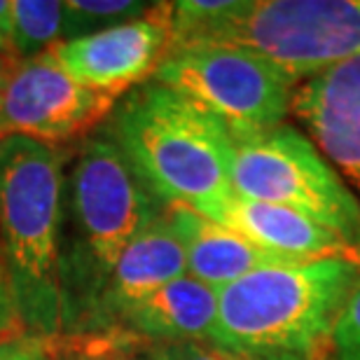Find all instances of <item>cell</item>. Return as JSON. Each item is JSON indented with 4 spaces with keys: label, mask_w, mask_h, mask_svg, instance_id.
I'll return each instance as SVG.
<instances>
[{
    "label": "cell",
    "mask_w": 360,
    "mask_h": 360,
    "mask_svg": "<svg viewBox=\"0 0 360 360\" xmlns=\"http://www.w3.org/2000/svg\"><path fill=\"white\" fill-rule=\"evenodd\" d=\"M150 7L153 3L139 0H70L63 3V40H77L139 19Z\"/></svg>",
    "instance_id": "cell-16"
},
{
    "label": "cell",
    "mask_w": 360,
    "mask_h": 360,
    "mask_svg": "<svg viewBox=\"0 0 360 360\" xmlns=\"http://www.w3.org/2000/svg\"><path fill=\"white\" fill-rule=\"evenodd\" d=\"M141 360H246L208 340L190 342H146Z\"/></svg>",
    "instance_id": "cell-18"
},
{
    "label": "cell",
    "mask_w": 360,
    "mask_h": 360,
    "mask_svg": "<svg viewBox=\"0 0 360 360\" xmlns=\"http://www.w3.org/2000/svg\"><path fill=\"white\" fill-rule=\"evenodd\" d=\"M232 190L236 197L290 208L360 243V201L307 134L292 124L232 139Z\"/></svg>",
    "instance_id": "cell-5"
},
{
    "label": "cell",
    "mask_w": 360,
    "mask_h": 360,
    "mask_svg": "<svg viewBox=\"0 0 360 360\" xmlns=\"http://www.w3.org/2000/svg\"><path fill=\"white\" fill-rule=\"evenodd\" d=\"M17 63V59H12V56H5V54H0V84H3L5 80V75L10 73V68Z\"/></svg>",
    "instance_id": "cell-22"
},
{
    "label": "cell",
    "mask_w": 360,
    "mask_h": 360,
    "mask_svg": "<svg viewBox=\"0 0 360 360\" xmlns=\"http://www.w3.org/2000/svg\"><path fill=\"white\" fill-rule=\"evenodd\" d=\"M68 360H108V358H98V356H77V358H68Z\"/></svg>",
    "instance_id": "cell-23"
},
{
    "label": "cell",
    "mask_w": 360,
    "mask_h": 360,
    "mask_svg": "<svg viewBox=\"0 0 360 360\" xmlns=\"http://www.w3.org/2000/svg\"><path fill=\"white\" fill-rule=\"evenodd\" d=\"M171 31L174 3H153L139 19L77 40H63L49 54L77 82L122 96L155 77L171 49Z\"/></svg>",
    "instance_id": "cell-9"
},
{
    "label": "cell",
    "mask_w": 360,
    "mask_h": 360,
    "mask_svg": "<svg viewBox=\"0 0 360 360\" xmlns=\"http://www.w3.org/2000/svg\"><path fill=\"white\" fill-rule=\"evenodd\" d=\"M63 153L52 143L0 139V248L17 319L33 335L66 326L59 250Z\"/></svg>",
    "instance_id": "cell-3"
},
{
    "label": "cell",
    "mask_w": 360,
    "mask_h": 360,
    "mask_svg": "<svg viewBox=\"0 0 360 360\" xmlns=\"http://www.w3.org/2000/svg\"><path fill=\"white\" fill-rule=\"evenodd\" d=\"M153 80L213 115L232 139L283 124L295 91V84L269 61L229 45L171 49Z\"/></svg>",
    "instance_id": "cell-7"
},
{
    "label": "cell",
    "mask_w": 360,
    "mask_h": 360,
    "mask_svg": "<svg viewBox=\"0 0 360 360\" xmlns=\"http://www.w3.org/2000/svg\"><path fill=\"white\" fill-rule=\"evenodd\" d=\"M290 112L354 194H360V56L302 82Z\"/></svg>",
    "instance_id": "cell-10"
},
{
    "label": "cell",
    "mask_w": 360,
    "mask_h": 360,
    "mask_svg": "<svg viewBox=\"0 0 360 360\" xmlns=\"http://www.w3.org/2000/svg\"><path fill=\"white\" fill-rule=\"evenodd\" d=\"M0 54L12 56V3L0 0Z\"/></svg>",
    "instance_id": "cell-21"
},
{
    "label": "cell",
    "mask_w": 360,
    "mask_h": 360,
    "mask_svg": "<svg viewBox=\"0 0 360 360\" xmlns=\"http://www.w3.org/2000/svg\"><path fill=\"white\" fill-rule=\"evenodd\" d=\"M215 316L218 290L185 274L134 304L120 326L146 342H190L211 337Z\"/></svg>",
    "instance_id": "cell-14"
},
{
    "label": "cell",
    "mask_w": 360,
    "mask_h": 360,
    "mask_svg": "<svg viewBox=\"0 0 360 360\" xmlns=\"http://www.w3.org/2000/svg\"><path fill=\"white\" fill-rule=\"evenodd\" d=\"M326 356L328 360H360V276L337 316Z\"/></svg>",
    "instance_id": "cell-17"
},
{
    "label": "cell",
    "mask_w": 360,
    "mask_h": 360,
    "mask_svg": "<svg viewBox=\"0 0 360 360\" xmlns=\"http://www.w3.org/2000/svg\"><path fill=\"white\" fill-rule=\"evenodd\" d=\"M211 220L229 227L246 241L285 264H304L328 257H354L356 250L321 222L290 208L234 197L227 199Z\"/></svg>",
    "instance_id": "cell-12"
},
{
    "label": "cell",
    "mask_w": 360,
    "mask_h": 360,
    "mask_svg": "<svg viewBox=\"0 0 360 360\" xmlns=\"http://www.w3.org/2000/svg\"><path fill=\"white\" fill-rule=\"evenodd\" d=\"M14 316H17V311H14V304H12L10 281H7V267H5L3 248H0V333H3V328L14 319Z\"/></svg>",
    "instance_id": "cell-20"
},
{
    "label": "cell",
    "mask_w": 360,
    "mask_h": 360,
    "mask_svg": "<svg viewBox=\"0 0 360 360\" xmlns=\"http://www.w3.org/2000/svg\"><path fill=\"white\" fill-rule=\"evenodd\" d=\"M117 94L77 82L49 52L17 61L0 84L5 134L52 146L89 139V131L117 108Z\"/></svg>",
    "instance_id": "cell-8"
},
{
    "label": "cell",
    "mask_w": 360,
    "mask_h": 360,
    "mask_svg": "<svg viewBox=\"0 0 360 360\" xmlns=\"http://www.w3.org/2000/svg\"><path fill=\"white\" fill-rule=\"evenodd\" d=\"M63 42V3L12 0V54L17 61L35 59Z\"/></svg>",
    "instance_id": "cell-15"
},
{
    "label": "cell",
    "mask_w": 360,
    "mask_h": 360,
    "mask_svg": "<svg viewBox=\"0 0 360 360\" xmlns=\"http://www.w3.org/2000/svg\"><path fill=\"white\" fill-rule=\"evenodd\" d=\"M3 136H7V134H5V127H3V115H0V139H3Z\"/></svg>",
    "instance_id": "cell-24"
},
{
    "label": "cell",
    "mask_w": 360,
    "mask_h": 360,
    "mask_svg": "<svg viewBox=\"0 0 360 360\" xmlns=\"http://www.w3.org/2000/svg\"><path fill=\"white\" fill-rule=\"evenodd\" d=\"M187 45L248 49L297 87L360 56V0H183L171 49Z\"/></svg>",
    "instance_id": "cell-4"
},
{
    "label": "cell",
    "mask_w": 360,
    "mask_h": 360,
    "mask_svg": "<svg viewBox=\"0 0 360 360\" xmlns=\"http://www.w3.org/2000/svg\"><path fill=\"white\" fill-rule=\"evenodd\" d=\"M356 262H358V267H360V243H358V248H356Z\"/></svg>",
    "instance_id": "cell-25"
},
{
    "label": "cell",
    "mask_w": 360,
    "mask_h": 360,
    "mask_svg": "<svg viewBox=\"0 0 360 360\" xmlns=\"http://www.w3.org/2000/svg\"><path fill=\"white\" fill-rule=\"evenodd\" d=\"M112 139L164 206L206 218L232 190V136L213 115L162 82L139 84L117 105Z\"/></svg>",
    "instance_id": "cell-2"
},
{
    "label": "cell",
    "mask_w": 360,
    "mask_h": 360,
    "mask_svg": "<svg viewBox=\"0 0 360 360\" xmlns=\"http://www.w3.org/2000/svg\"><path fill=\"white\" fill-rule=\"evenodd\" d=\"M187 274L185 250L180 243L169 213H160L122 250L112 264L91 316L94 323L112 326L120 323L134 304Z\"/></svg>",
    "instance_id": "cell-11"
},
{
    "label": "cell",
    "mask_w": 360,
    "mask_h": 360,
    "mask_svg": "<svg viewBox=\"0 0 360 360\" xmlns=\"http://www.w3.org/2000/svg\"><path fill=\"white\" fill-rule=\"evenodd\" d=\"M169 220L174 225L180 243L185 250L187 274L201 283L222 290L246 274L269 267V264H285L262 253L243 236L232 232L206 215L187 206H169Z\"/></svg>",
    "instance_id": "cell-13"
},
{
    "label": "cell",
    "mask_w": 360,
    "mask_h": 360,
    "mask_svg": "<svg viewBox=\"0 0 360 360\" xmlns=\"http://www.w3.org/2000/svg\"><path fill=\"white\" fill-rule=\"evenodd\" d=\"M358 276L354 257L250 271L218 292L208 342L246 360H319Z\"/></svg>",
    "instance_id": "cell-1"
},
{
    "label": "cell",
    "mask_w": 360,
    "mask_h": 360,
    "mask_svg": "<svg viewBox=\"0 0 360 360\" xmlns=\"http://www.w3.org/2000/svg\"><path fill=\"white\" fill-rule=\"evenodd\" d=\"M0 360H47V347L40 335H12L0 340Z\"/></svg>",
    "instance_id": "cell-19"
},
{
    "label": "cell",
    "mask_w": 360,
    "mask_h": 360,
    "mask_svg": "<svg viewBox=\"0 0 360 360\" xmlns=\"http://www.w3.org/2000/svg\"><path fill=\"white\" fill-rule=\"evenodd\" d=\"M155 197L112 134L89 136L70 176V206L80 234L77 283L91 314L101 288L129 241L157 218Z\"/></svg>",
    "instance_id": "cell-6"
}]
</instances>
